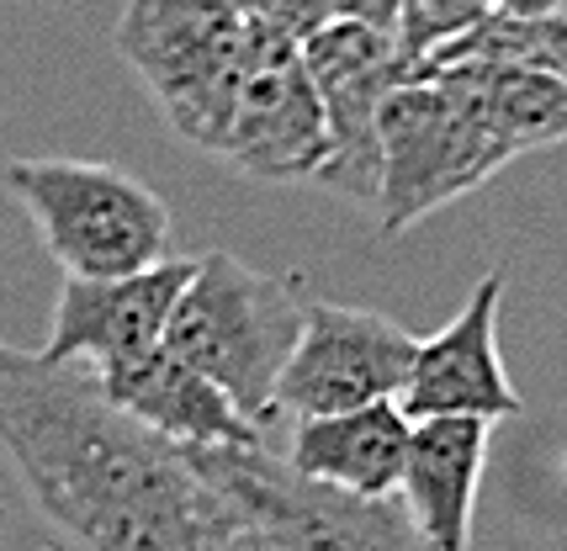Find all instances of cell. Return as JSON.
<instances>
[{
	"mask_svg": "<svg viewBox=\"0 0 567 551\" xmlns=\"http://www.w3.org/2000/svg\"><path fill=\"white\" fill-rule=\"evenodd\" d=\"M498 17H557V0H488Z\"/></svg>",
	"mask_w": 567,
	"mask_h": 551,
	"instance_id": "obj_21",
	"label": "cell"
},
{
	"mask_svg": "<svg viewBox=\"0 0 567 551\" xmlns=\"http://www.w3.org/2000/svg\"><path fill=\"white\" fill-rule=\"evenodd\" d=\"M509 159L519 154L504 144L488 106L456 70L398 85L382 106V233L393 239L441 212L445 201H462L467 191L488 186Z\"/></svg>",
	"mask_w": 567,
	"mask_h": 551,
	"instance_id": "obj_4",
	"label": "cell"
},
{
	"mask_svg": "<svg viewBox=\"0 0 567 551\" xmlns=\"http://www.w3.org/2000/svg\"><path fill=\"white\" fill-rule=\"evenodd\" d=\"M308 298L292 281L245 266L239 254H202L175 302L165 351L202 372L249 425L276 419V376L302 334Z\"/></svg>",
	"mask_w": 567,
	"mask_h": 551,
	"instance_id": "obj_2",
	"label": "cell"
},
{
	"mask_svg": "<svg viewBox=\"0 0 567 551\" xmlns=\"http://www.w3.org/2000/svg\"><path fill=\"white\" fill-rule=\"evenodd\" d=\"M398 6L403 0H323L329 22H361L377 32H398Z\"/></svg>",
	"mask_w": 567,
	"mask_h": 551,
	"instance_id": "obj_19",
	"label": "cell"
},
{
	"mask_svg": "<svg viewBox=\"0 0 567 551\" xmlns=\"http://www.w3.org/2000/svg\"><path fill=\"white\" fill-rule=\"evenodd\" d=\"M409 429H414V419L398 403L297 419L281 461L302 482H319V488H334L350 499H393L398 482H403Z\"/></svg>",
	"mask_w": 567,
	"mask_h": 551,
	"instance_id": "obj_13",
	"label": "cell"
},
{
	"mask_svg": "<svg viewBox=\"0 0 567 551\" xmlns=\"http://www.w3.org/2000/svg\"><path fill=\"white\" fill-rule=\"evenodd\" d=\"M0 451L43 514L91 551H223L245 526L192 446L106 398L96 366L0 340Z\"/></svg>",
	"mask_w": 567,
	"mask_h": 551,
	"instance_id": "obj_1",
	"label": "cell"
},
{
	"mask_svg": "<svg viewBox=\"0 0 567 551\" xmlns=\"http://www.w3.org/2000/svg\"><path fill=\"white\" fill-rule=\"evenodd\" d=\"M483 419H414L398 503L435 551H472V509L488 461Z\"/></svg>",
	"mask_w": 567,
	"mask_h": 551,
	"instance_id": "obj_12",
	"label": "cell"
},
{
	"mask_svg": "<svg viewBox=\"0 0 567 551\" xmlns=\"http://www.w3.org/2000/svg\"><path fill=\"white\" fill-rule=\"evenodd\" d=\"M302 70L313 80V96L329 133V159L319 180L350 201L377 207L382 186V106L398 85H409V64L398 53L393 32L361 22H323L302 43Z\"/></svg>",
	"mask_w": 567,
	"mask_h": 551,
	"instance_id": "obj_7",
	"label": "cell"
},
{
	"mask_svg": "<svg viewBox=\"0 0 567 551\" xmlns=\"http://www.w3.org/2000/svg\"><path fill=\"white\" fill-rule=\"evenodd\" d=\"M456 64H509V70H530V75L567 85V17H498V11H488L462 38L424 53L409 80L441 75Z\"/></svg>",
	"mask_w": 567,
	"mask_h": 551,
	"instance_id": "obj_15",
	"label": "cell"
},
{
	"mask_svg": "<svg viewBox=\"0 0 567 551\" xmlns=\"http://www.w3.org/2000/svg\"><path fill=\"white\" fill-rule=\"evenodd\" d=\"M271 27L228 0H127L117 17V53L144 80L165 123L218 154L234 101Z\"/></svg>",
	"mask_w": 567,
	"mask_h": 551,
	"instance_id": "obj_3",
	"label": "cell"
},
{
	"mask_svg": "<svg viewBox=\"0 0 567 551\" xmlns=\"http://www.w3.org/2000/svg\"><path fill=\"white\" fill-rule=\"evenodd\" d=\"M223 551H292L281 536H271V530H260V526H239L234 536H228V547Z\"/></svg>",
	"mask_w": 567,
	"mask_h": 551,
	"instance_id": "obj_20",
	"label": "cell"
},
{
	"mask_svg": "<svg viewBox=\"0 0 567 551\" xmlns=\"http://www.w3.org/2000/svg\"><path fill=\"white\" fill-rule=\"evenodd\" d=\"M197 472L239 509L245 526L281 536L292 551H435L393 499H350L287 472V461L255 446H192Z\"/></svg>",
	"mask_w": 567,
	"mask_h": 551,
	"instance_id": "obj_6",
	"label": "cell"
},
{
	"mask_svg": "<svg viewBox=\"0 0 567 551\" xmlns=\"http://www.w3.org/2000/svg\"><path fill=\"white\" fill-rule=\"evenodd\" d=\"M488 11H494L488 0H403V6H398L393 43H398V53H403V64H409V75H414V64H420L424 53L451 43V38H462V32L477 27Z\"/></svg>",
	"mask_w": 567,
	"mask_h": 551,
	"instance_id": "obj_17",
	"label": "cell"
},
{
	"mask_svg": "<svg viewBox=\"0 0 567 551\" xmlns=\"http://www.w3.org/2000/svg\"><path fill=\"white\" fill-rule=\"evenodd\" d=\"M456 75L477 91V101L488 106L494 127L504 133V144L515 154L567 144V85L563 80L509 70V64H456Z\"/></svg>",
	"mask_w": 567,
	"mask_h": 551,
	"instance_id": "obj_16",
	"label": "cell"
},
{
	"mask_svg": "<svg viewBox=\"0 0 567 551\" xmlns=\"http://www.w3.org/2000/svg\"><path fill=\"white\" fill-rule=\"evenodd\" d=\"M0 186L32 212L49 254L74 281H112L159 266L171 207L144 180L96 159H11Z\"/></svg>",
	"mask_w": 567,
	"mask_h": 551,
	"instance_id": "obj_5",
	"label": "cell"
},
{
	"mask_svg": "<svg viewBox=\"0 0 567 551\" xmlns=\"http://www.w3.org/2000/svg\"><path fill=\"white\" fill-rule=\"evenodd\" d=\"M197 260H159L148 271L112 276V281H64L53 302V324L43 355L85 361L96 372H117L165 345V329Z\"/></svg>",
	"mask_w": 567,
	"mask_h": 551,
	"instance_id": "obj_10",
	"label": "cell"
},
{
	"mask_svg": "<svg viewBox=\"0 0 567 551\" xmlns=\"http://www.w3.org/2000/svg\"><path fill=\"white\" fill-rule=\"evenodd\" d=\"M414 351L420 334H409L393 319L313 298L292 355L276 376V414L297 425L323 414H355L371 403H398Z\"/></svg>",
	"mask_w": 567,
	"mask_h": 551,
	"instance_id": "obj_8",
	"label": "cell"
},
{
	"mask_svg": "<svg viewBox=\"0 0 567 551\" xmlns=\"http://www.w3.org/2000/svg\"><path fill=\"white\" fill-rule=\"evenodd\" d=\"M498 298H504V276H483L472 287L467 308L420 340L409 382L398 393V408L409 419H515L519 393L504 361H498Z\"/></svg>",
	"mask_w": 567,
	"mask_h": 551,
	"instance_id": "obj_11",
	"label": "cell"
},
{
	"mask_svg": "<svg viewBox=\"0 0 567 551\" xmlns=\"http://www.w3.org/2000/svg\"><path fill=\"white\" fill-rule=\"evenodd\" d=\"M228 6H239L245 17H255V22H266L271 32H281V38H292V43H302L308 32H319V27L329 22L323 0H228Z\"/></svg>",
	"mask_w": 567,
	"mask_h": 551,
	"instance_id": "obj_18",
	"label": "cell"
},
{
	"mask_svg": "<svg viewBox=\"0 0 567 551\" xmlns=\"http://www.w3.org/2000/svg\"><path fill=\"white\" fill-rule=\"evenodd\" d=\"M557 17H567V0H557Z\"/></svg>",
	"mask_w": 567,
	"mask_h": 551,
	"instance_id": "obj_22",
	"label": "cell"
},
{
	"mask_svg": "<svg viewBox=\"0 0 567 551\" xmlns=\"http://www.w3.org/2000/svg\"><path fill=\"white\" fill-rule=\"evenodd\" d=\"M218 154L249 180H281V186L319 180L323 159H329V133H323L319 96H313V80L302 70L292 38L266 32Z\"/></svg>",
	"mask_w": 567,
	"mask_h": 551,
	"instance_id": "obj_9",
	"label": "cell"
},
{
	"mask_svg": "<svg viewBox=\"0 0 567 551\" xmlns=\"http://www.w3.org/2000/svg\"><path fill=\"white\" fill-rule=\"evenodd\" d=\"M96 376L106 387V398L117 403L123 414H133L138 425H148L154 435H165L175 446H255L260 440V429L249 425L207 376L192 372L165 345L148 351L144 361H133V366Z\"/></svg>",
	"mask_w": 567,
	"mask_h": 551,
	"instance_id": "obj_14",
	"label": "cell"
}]
</instances>
